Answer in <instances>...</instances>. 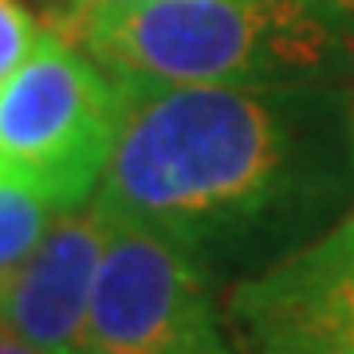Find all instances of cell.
Masks as SVG:
<instances>
[{
	"mask_svg": "<svg viewBox=\"0 0 354 354\" xmlns=\"http://www.w3.org/2000/svg\"><path fill=\"white\" fill-rule=\"evenodd\" d=\"M118 83V127L91 201L162 232L216 272L311 225L354 174V106L339 83Z\"/></svg>",
	"mask_w": 354,
	"mask_h": 354,
	"instance_id": "cell-1",
	"label": "cell"
},
{
	"mask_svg": "<svg viewBox=\"0 0 354 354\" xmlns=\"http://www.w3.org/2000/svg\"><path fill=\"white\" fill-rule=\"evenodd\" d=\"M39 44V28L32 24V16L16 4V0H0V83L20 71L28 55Z\"/></svg>",
	"mask_w": 354,
	"mask_h": 354,
	"instance_id": "cell-8",
	"label": "cell"
},
{
	"mask_svg": "<svg viewBox=\"0 0 354 354\" xmlns=\"http://www.w3.org/2000/svg\"><path fill=\"white\" fill-rule=\"evenodd\" d=\"M118 127V83L64 28L39 32L0 83V169L28 177L64 213L95 197Z\"/></svg>",
	"mask_w": 354,
	"mask_h": 354,
	"instance_id": "cell-3",
	"label": "cell"
},
{
	"mask_svg": "<svg viewBox=\"0 0 354 354\" xmlns=\"http://www.w3.org/2000/svg\"><path fill=\"white\" fill-rule=\"evenodd\" d=\"M79 354H241L213 276L162 232L111 221Z\"/></svg>",
	"mask_w": 354,
	"mask_h": 354,
	"instance_id": "cell-4",
	"label": "cell"
},
{
	"mask_svg": "<svg viewBox=\"0 0 354 354\" xmlns=\"http://www.w3.org/2000/svg\"><path fill=\"white\" fill-rule=\"evenodd\" d=\"M225 319L241 354H354V216L244 276Z\"/></svg>",
	"mask_w": 354,
	"mask_h": 354,
	"instance_id": "cell-5",
	"label": "cell"
},
{
	"mask_svg": "<svg viewBox=\"0 0 354 354\" xmlns=\"http://www.w3.org/2000/svg\"><path fill=\"white\" fill-rule=\"evenodd\" d=\"M111 216L95 201L59 213L36 252L0 283V323L44 354H79Z\"/></svg>",
	"mask_w": 354,
	"mask_h": 354,
	"instance_id": "cell-6",
	"label": "cell"
},
{
	"mask_svg": "<svg viewBox=\"0 0 354 354\" xmlns=\"http://www.w3.org/2000/svg\"><path fill=\"white\" fill-rule=\"evenodd\" d=\"M64 32L111 75L153 83H342L354 0H79Z\"/></svg>",
	"mask_w": 354,
	"mask_h": 354,
	"instance_id": "cell-2",
	"label": "cell"
},
{
	"mask_svg": "<svg viewBox=\"0 0 354 354\" xmlns=\"http://www.w3.org/2000/svg\"><path fill=\"white\" fill-rule=\"evenodd\" d=\"M0 354H44V351H36L32 342H24L20 335H12V330L0 323Z\"/></svg>",
	"mask_w": 354,
	"mask_h": 354,
	"instance_id": "cell-9",
	"label": "cell"
},
{
	"mask_svg": "<svg viewBox=\"0 0 354 354\" xmlns=\"http://www.w3.org/2000/svg\"><path fill=\"white\" fill-rule=\"evenodd\" d=\"M59 213L64 209L39 185L0 169V283L36 252V244L48 236Z\"/></svg>",
	"mask_w": 354,
	"mask_h": 354,
	"instance_id": "cell-7",
	"label": "cell"
}]
</instances>
